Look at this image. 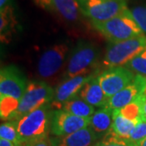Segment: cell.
Returning a JSON list of instances; mask_svg holds the SVG:
<instances>
[{"mask_svg":"<svg viewBox=\"0 0 146 146\" xmlns=\"http://www.w3.org/2000/svg\"><path fill=\"white\" fill-rule=\"evenodd\" d=\"M61 110L82 118H91V116L95 113L94 106L78 96L63 103Z\"/></svg>","mask_w":146,"mask_h":146,"instance_id":"18","label":"cell"},{"mask_svg":"<svg viewBox=\"0 0 146 146\" xmlns=\"http://www.w3.org/2000/svg\"><path fill=\"white\" fill-rule=\"evenodd\" d=\"M94 27L110 42H118L145 35L127 9L109 21L93 23Z\"/></svg>","mask_w":146,"mask_h":146,"instance_id":"2","label":"cell"},{"mask_svg":"<svg viewBox=\"0 0 146 146\" xmlns=\"http://www.w3.org/2000/svg\"><path fill=\"white\" fill-rule=\"evenodd\" d=\"M42 9L56 13L64 20L75 22L81 13L77 0H33Z\"/></svg>","mask_w":146,"mask_h":146,"instance_id":"13","label":"cell"},{"mask_svg":"<svg viewBox=\"0 0 146 146\" xmlns=\"http://www.w3.org/2000/svg\"><path fill=\"white\" fill-rule=\"evenodd\" d=\"M114 119V111L107 107L95 111L90 118L89 127L98 137L103 136L111 129Z\"/></svg>","mask_w":146,"mask_h":146,"instance_id":"16","label":"cell"},{"mask_svg":"<svg viewBox=\"0 0 146 146\" xmlns=\"http://www.w3.org/2000/svg\"><path fill=\"white\" fill-rule=\"evenodd\" d=\"M0 146H16L12 142L5 140V139H3L1 138L0 139Z\"/></svg>","mask_w":146,"mask_h":146,"instance_id":"29","label":"cell"},{"mask_svg":"<svg viewBox=\"0 0 146 146\" xmlns=\"http://www.w3.org/2000/svg\"><path fill=\"white\" fill-rule=\"evenodd\" d=\"M145 138H146V122L141 120L131 131L130 141L134 144H137Z\"/></svg>","mask_w":146,"mask_h":146,"instance_id":"26","label":"cell"},{"mask_svg":"<svg viewBox=\"0 0 146 146\" xmlns=\"http://www.w3.org/2000/svg\"><path fill=\"white\" fill-rule=\"evenodd\" d=\"M136 144L129 140H125L116 135L114 131L110 130L102 137V140L95 146H134Z\"/></svg>","mask_w":146,"mask_h":146,"instance_id":"23","label":"cell"},{"mask_svg":"<svg viewBox=\"0 0 146 146\" xmlns=\"http://www.w3.org/2000/svg\"><path fill=\"white\" fill-rule=\"evenodd\" d=\"M25 145L29 146H52L51 142H50V138H49V136H46L43 138L33 141L29 143H27Z\"/></svg>","mask_w":146,"mask_h":146,"instance_id":"27","label":"cell"},{"mask_svg":"<svg viewBox=\"0 0 146 146\" xmlns=\"http://www.w3.org/2000/svg\"><path fill=\"white\" fill-rule=\"evenodd\" d=\"M99 137L89 127L65 136L50 138L52 146H95Z\"/></svg>","mask_w":146,"mask_h":146,"instance_id":"14","label":"cell"},{"mask_svg":"<svg viewBox=\"0 0 146 146\" xmlns=\"http://www.w3.org/2000/svg\"><path fill=\"white\" fill-rule=\"evenodd\" d=\"M125 67L134 73L146 77V48L127 63Z\"/></svg>","mask_w":146,"mask_h":146,"instance_id":"24","label":"cell"},{"mask_svg":"<svg viewBox=\"0 0 146 146\" xmlns=\"http://www.w3.org/2000/svg\"><path fill=\"white\" fill-rule=\"evenodd\" d=\"M90 118H82L63 110H55L51 115L50 131L54 136L72 134L89 127Z\"/></svg>","mask_w":146,"mask_h":146,"instance_id":"8","label":"cell"},{"mask_svg":"<svg viewBox=\"0 0 146 146\" xmlns=\"http://www.w3.org/2000/svg\"><path fill=\"white\" fill-rule=\"evenodd\" d=\"M135 76V73L126 67H116L107 69L98 77L104 94L110 99L131 83Z\"/></svg>","mask_w":146,"mask_h":146,"instance_id":"7","label":"cell"},{"mask_svg":"<svg viewBox=\"0 0 146 146\" xmlns=\"http://www.w3.org/2000/svg\"><path fill=\"white\" fill-rule=\"evenodd\" d=\"M131 12L143 33L146 34V7L137 6L133 7Z\"/></svg>","mask_w":146,"mask_h":146,"instance_id":"25","label":"cell"},{"mask_svg":"<svg viewBox=\"0 0 146 146\" xmlns=\"http://www.w3.org/2000/svg\"><path fill=\"white\" fill-rule=\"evenodd\" d=\"M27 89L26 80L18 68L11 65L0 72V97L21 99Z\"/></svg>","mask_w":146,"mask_h":146,"instance_id":"9","label":"cell"},{"mask_svg":"<svg viewBox=\"0 0 146 146\" xmlns=\"http://www.w3.org/2000/svg\"><path fill=\"white\" fill-rule=\"evenodd\" d=\"M17 21L13 8L10 5L1 9L0 11V33L1 41L3 42H9L12 33L16 32Z\"/></svg>","mask_w":146,"mask_h":146,"instance_id":"17","label":"cell"},{"mask_svg":"<svg viewBox=\"0 0 146 146\" xmlns=\"http://www.w3.org/2000/svg\"><path fill=\"white\" fill-rule=\"evenodd\" d=\"M24 146H25V145H24Z\"/></svg>","mask_w":146,"mask_h":146,"instance_id":"35","label":"cell"},{"mask_svg":"<svg viewBox=\"0 0 146 146\" xmlns=\"http://www.w3.org/2000/svg\"><path fill=\"white\" fill-rule=\"evenodd\" d=\"M54 98V91L45 82L32 81L20 100L13 121H17L32 111L50 103Z\"/></svg>","mask_w":146,"mask_h":146,"instance_id":"4","label":"cell"},{"mask_svg":"<svg viewBox=\"0 0 146 146\" xmlns=\"http://www.w3.org/2000/svg\"><path fill=\"white\" fill-rule=\"evenodd\" d=\"M94 77V75H80L68 78L58 86L51 103L53 110H61L63 103L78 96L84 85Z\"/></svg>","mask_w":146,"mask_h":146,"instance_id":"12","label":"cell"},{"mask_svg":"<svg viewBox=\"0 0 146 146\" xmlns=\"http://www.w3.org/2000/svg\"><path fill=\"white\" fill-rule=\"evenodd\" d=\"M25 146H29V145H25Z\"/></svg>","mask_w":146,"mask_h":146,"instance_id":"34","label":"cell"},{"mask_svg":"<svg viewBox=\"0 0 146 146\" xmlns=\"http://www.w3.org/2000/svg\"><path fill=\"white\" fill-rule=\"evenodd\" d=\"M99 51L94 44L79 42L73 50L68 61L66 76L72 78L88 73L94 68L98 59Z\"/></svg>","mask_w":146,"mask_h":146,"instance_id":"6","label":"cell"},{"mask_svg":"<svg viewBox=\"0 0 146 146\" xmlns=\"http://www.w3.org/2000/svg\"><path fill=\"white\" fill-rule=\"evenodd\" d=\"M68 52L66 44H58L47 50L39 59L37 71L42 78H49L54 76L61 68Z\"/></svg>","mask_w":146,"mask_h":146,"instance_id":"11","label":"cell"},{"mask_svg":"<svg viewBox=\"0 0 146 146\" xmlns=\"http://www.w3.org/2000/svg\"><path fill=\"white\" fill-rule=\"evenodd\" d=\"M134 146H137V145H136H136H134Z\"/></svg>","mask_w":146,"mask_h":146,"instance_id":"32","label":"cell"},{"mask_svg":"<svg viewBox=\"0 0 146 146\" xmlns=\"http://www.w3.org/2000/svg\"><path fill=\"white\" fill-rule=\"evenodd\" d=\"M20 101L11 97H0V115L2 120L13 121Z\"/></svg>","mask_w":146,"mask_h":146,"instance_id":"20","label":"cell"},{"mask_svg":"<svg viewBox=\"0 0 146 146\" xmlns=\"http://www.w3.org/2000/svg\"><path fill=\"white\" fill-rule=\"evenodd\" d=\"M11 0H0V9L4 8L5 7L9 5Z\"/></svg>","mask_w":146,"mask_h":146,"instance_id":"30","label":"cell"},{"mask_svg":"<svg viewBox=\"0 0 146 146\" xmlns=\"http://www.w3.org/2000/svg\"><path fill=\"white\" fill-rule=\"evenodd\" d=\"M141 98L142 95L140 96L134 102L125 106L122 109L119 110V113L125 117L127 119L135 121L136 123L140 122L141 119Z\"/></svg>","mask_w":146,"mask_h":146,"instance_id":"22","label":"cell"},{"mask_svg":"<svg viewBox=\"0 0 146 146\" xmlns=\"http://www.w3.org/2000/svg\"><path fill=\"white\" fill-rule=\"evenodd\" d=\"M136 145H137V146H146V138L143 139L140 142H138Z\"/></svg>","mask_w":146,"mask_h":146,"instance_id":"31","label":"cell"},{"mask_svg":"<svg viewBox=\"0 0 146 146\" xmlns=\"http://www.w3.org/2000/svg\"><path fill=\"white\" fill-rule=\"evenodd\" d=\"M78 3L81 13L93 23L109 21L128 9L125 0H80Z\"/></svg>","mask_w":146,"mask_h":146,"instance_id":"5","label":"cell"},{"mask_svg":"<svg viewBox=\"0 0 146 146\" xmlns=\"http://www.w3.org/2000/svg\"><path fill=\"white\" fill-rule=\"evenodd\" d=\"M51 104L45 105L16 121L21 141L25 145L48 136L51 121Z\"/></svg>","mask_w":146,"mask_h":146,"instance_id":"1","label":"cell"},{"mask_svg":"<svg viewBox=\"0 0 146 146\" xmlns=\"http://www.w3.org/2000/svg\"><path fill=\"white\" fill-rule=\"evenodd\" d=\"M78 95L84 101L96 107H105L109 100L103 92L98 76H94L85 84Z\"/></svg>","mask_w":146,"mask_h":146,"instance_id":"15","label":"cell"},{"mask_svg":"<svg viewBox=\"0 0 146 146\" xmlns=\"http://www.w3.org/2000/svg\"><path fill=\"white\" fill-rule=\"evenodd\" d=\"M136 123H137L135 121L127 119L122 115H120L118 110H115L111 129L119 137L130 141L131 131L135 127Z\"/></svg>","mask_w":146,"mask_h":146,"instance_id":"19","label":"cell"},{"mask_svg":"<svg viewBox=\"0 0 146 146\" xmlns=\"http://www.w3.org/2000/svg\"><path fill=\"white\" fill-rule=\"evenodd\" d=\"M77 1H78V2H79V1H80V0H77Z\"/></svg>","mask_w":146,"mask_h":146,"instance_id":"33","label":"cell"},{"mask_svg":"<svg viewBox=\"0 0 146 146\" xmlns=\"http://www.w3.org/2000/svg\"><path fill=\"white\" fill-rule=\"evenodd\" d=\"M145 88L146 77L136 74L131 83L108 100L106 107L113 111L122 109L143 95Z\"/></svg>","mask_w":146,"mask_h":146,"instance_id":"10","label":"cell"},{"mask_svg":"<svg viewBox=\"0 0 146 146\" xmlns=\"http://www.w3.org/2000/svg\"><path fill=\"white\" fill-rule=\"evenodd\" d=\"M141 119L146 122V96L144 94L141 98Z\"/></svg>","mask_w":146,"mask_h":146,"instance_id":"28","label":"cell"},{"mask_svg":"<svg viewBox=\"0 0 146 146\" xmlns=\"http://www.w3.org/2000/svg\"><path fill=\"white\" fill-rule=\"evenodd\" d=\"M0 136L3 139L12 142L16 146H24L20 140L16 121L3 123L0 126Z\"/></svg>","mask_w":146,"mask_h":146,"instance_id":"21","label":"cell"},{"mask_svg":"<svg viewBox=\"0 0 146 146\" xmlns=\"http://www.w3.org/2000/svg\"><path fill=\"white\" fill-rule=\"evenodd\" d=\"M146 48L145 35L118 42H110L106 48L103 59L106 68L123 67Z\"/></svg>","mask_w":146,"mask_h":146,"instance_id":"3","label":"cell"}]
</instances>
